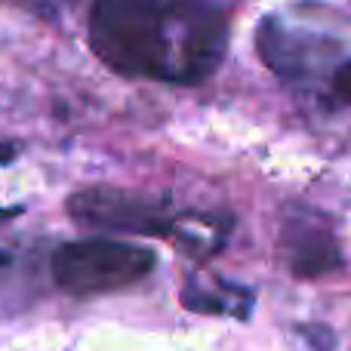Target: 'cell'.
<instances>
[{
	"label": "cell",
	"mask_w": 351,
	"mask_h": 351,
	"mask_svg": "<svg viewBox=\"0 0 351 351\" xmlns=\"http://www.w3.org/2000/svg\"><path fill=\"white\" fill-rule=\"evenodd\" d=\"M222 0H93L90 47L111 71L191 86L228 53Z\"/></svg>",
	"instance_id": "6da1fadb"
},
{
	"label": "cell",
	"mask_w": 351,
	"mask_h": 351,
	"mask_svg": "<svg viewBox=\"0 0 351 351\" xmlns=\"http://www.w3.org/2000/svg\"><path fill=\"white\" fill-rule=\"evenodd\" d=\"M284 259L290 271L302 280L324 278L342 268V253L336 237L324 225L308 219H290L284 228Z\"/></svg>",
	"instance_id": "5b68a950"
},
{
	"label": "cell",
	"mask_w": 351,
	"mask_h": 351,
	"mask_svg": "<svg viewBox=\"0 0 351 351\" xmlns=\"http://www.w3.org/2000/svg\"><path fill=\"white\" fill-rule=\"evenodd\" d=\"M12 158H16V145H12V142H3V139H0V167L10 164Z\"/></svg>",
	"instance_id": "ba28073f"
},
{
	"label": "cell",
	"mask_w": 351,
	"mask_h": 351,
	"mask_svg": "<svg viewBox=\"0 0 351 351\" xmlns=\"http://www.w3.org/2000/svg\"><path fill=\"white\" fill-rule=\"evenodd\" d=\"M71 222L93 231H121V234L167 237L191 256H213L225 247L231 231L228 216H204V213L173 210L167 200L148 194L123 191V188L96 185L80 188L65 204Z\"/></svg>",
	"instance_id": "7a4b0ae2"
},
{
	"label": "cell",
	"mask_w": 351,
	"mask_h": 351,
	"mask_svg": "<svg viewBox=\"0 0 351 351\" xmlns=\"http://www.w3.org/2000/svg\"><path fill=\"white\" fill-rule=\"evenodd\" d=\"M19 3L34 6V10H40V12H53L56 10V0H19Z\"/></svg>",
	"instance_id": "9c48e42d"
},
{
	"label": "cell",
	"mask_w": 351,
	"mask_h": 351,
	"mask_svg": "<svg viewBox=\"0 0 351 351\" xmlns=\"http://www.w3.org/2000/svg\"><path fill=\"white\" fill-rule=\"evenodd\" d=\"M256 43H259V56L274 74L287 80H302L311 74L317 59L324 56L321 47H327L324 37L305 34V31L287 28L284 19L265 16L256 31Z\"/></svg>",
	"instance_id": "277c9868"
},
{
	"label": "cell",
	"mask_w": 351,
	"mask_h": 351,
	"mask_svg": "<svg viewBox=\"0 0 351 351\" xmlns=\"http://www.w3.org/2000/svg\"><path fill=\"white\" fill-rule=\"evenodd\" d=\"M333 90H336V96H339L342 102L351 105V59L346 62V65L336 68V74H333Z\"/></svg>",
	"instance_id": "52a82bcc"
},
{
	"label": "cell",
	"mask_w": 351,
	"mask_h": 351,
	"mask_svg": "<svg viewBox=\"0 0 351 351\" xmlns=\"http://www.w3.org/2000/svg\"><path fill=\"white\" fill-rule=\"evenodd\" d=\"M158 268L154 250L114 237L68 241L49 256V278L56 290L71 299L105 296L136 287Z\"/></svg>",
	"instance_id": "3957f363"
},
{
	"label": "cell",
	"mask_w": 351,
	"mask_h": 351,
	"mask_svg": "<svg viewBox=\"0 0 351 351\" xmlns=\"http://www.w3.org/2000/svg\"><path fill=\"white\" fill-rule=\"evenodd\" d=\"M179 302L194 315L210 317H234L250 321L256 305V293L243 284L225 278H206V274H188L179 290Z\"/></svg>",
	"instance_id": "8992f818"
}]
</instances>
